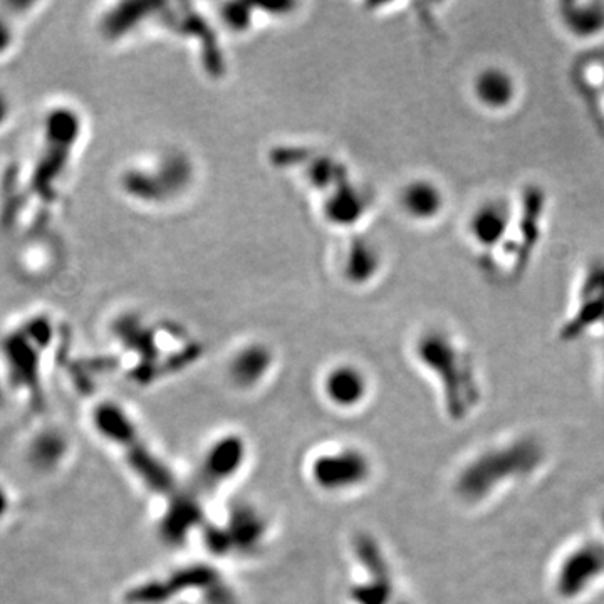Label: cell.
I'll list each match as a JSON object with an SVG mask.
<instances>
[{
	"label": "cell",
	"mask_w": 604,
	"mask_h": 604,
	"mask_svg": "<svg viewBox=\"0 0 604 604\" xmlns=\"http://www.w3.org/2000/svg\"><path fill=\"white\" fill-rule=\"evenodd\" d=\"M418 365L442 386L443 400L453 415H464L480 395L479 371L472 349L459 334L432 326L413 344Z\"/></svg>",
	"instance_id": "1"
},
{
	"label": "cell",
	"mask_w": 604,
	"mask_h": 604,
	"mask_svg": "<svg viewBox=\"0 0 604 604\" xmlns=\"http://www.w3.org/2000/svg\"><path fill=\"white\" fill-rule=\"evenodd\" d=\"M516 197V214L506 240L482 262L484 272L497 282H517L526 274L546 237L551 202L546 188L527 183Z\"/></svg>",
	"instance_id": "2"
},
{
	"label": "cell",
	"mask_w": 604,
	"mask_h": 604,
	"mask_svg": "<svg viewBox=\"0 0 604 604\" xmlns=\"http://www.w3.org/2000/svg\"><path fill=\"white\" fill-rule=\"evenodd\" d=\"M98 432L116 447L126 450L125 457L133 472L153 492L167 494L173 489V475L167 465L151 452L135 420L115 401H105L93 415Z\"/></svg>",
	"instance_id": "3"
},
{
	"label": "cell",
	"mask_w": 604,
	"mask_h": 604,
	"mask_svg": "<svg viewBox=\"0 0 604 604\" xmlns=\"http://www.w3.org/2000/svg\"><path fill=\"white\" fill-rule=\"evenodd\" d=\"M311 484L326 495L351 494L373 477V462L363 448L336 443L319 448L308 462Z\"/></svg>",
	"instance_id": "4"
},
{
	"label": "cell",
	"mask_w": 604,
	"mask_h": 604,
	"mask_svg": "<svg viewBox=\"0 0 604 604\" xmlns=\"http://www.w3.org/2000/svg\"><path fill=\"white\" fill-rule=\"evenodd\" d=\"M596 334H604V257H594L581 267L559 324L563 341Z\"/></svg>",
	"instance_id": "5"
},
{
	"label": "cell",
	"mask_w": 604,
	"mask_h": 604,
	"mask_svg": "<svg viewBox=\"0 0 604 604\" xmlns=\"http://www.w3.org/2000/svg\"><path fill=\"white\" fill-rule=\"evenodd\" d=\"M539 457V447L529 440H521L512 447L485 453L482 459L469 464L464 474L460 475V494L467 500L484 499L482 495L489 494L497 485L495 482L504 479L506 475L512 479L524 474L526 470L534 469Z\"/></svg>",
	"instance_id": "6"
},
{
	"label": "cell",
	"mask_w": 604,
	"mask_h": 604,
	"mask_svg": "<svg viewBox=\"0 0 604 604\" xmlns=\"http://www.w3.org/2000/svg\"><path fill=\"white\" fill-rule=\"evenodd\" d=\"M269 536V521L247 502L232 506L220 526L209 527L205 539L217 556H254Z\"/></svg>",
	"instance_id": "7"
},
{
	"label": "cell",
	"mask_w": 604,
	"mask_h": 604,
	"mask_svg": "<svg viewBox=\"0 0 604 604\" xmlns=\"http://www.w3.org/2000/svg\"><path fill=\"white\" fill-rule=\"evenodd\" d=\"M516 214V197L487 195L465 217L464 235L480 264L506 240Z\"/></svg>",
	"instance_id": "8"
},
{
	"label": "cell",
	"mask_w": 604,
	"mask_h": 604,
	"mask_svg": "<svg viewBox=\"0 0 604 604\" xmlns=\"http://www.w3.org/2000/svg\"><path fill=\"white\" fill-rule=\"evenodd\" d=\"M470 99L489 116H507L517 110L524 98V84L511 68L489 64L470 79Z\"/></svg>",
	"instance_id": "9"
},
{
	"label": "cell",
	"mask_w": 604,
	"mask_h": 604,
	"mask_svg": "<svg viewBox=\"0 0 604 604\" xmlns=\"http://www.w3.org/2000/svg\"><path fill=\"white\" fill-rule=\"evenodd\" d=\"M247 462V442L239 433H225L214 438L205 448L197 467L198 484L205 490H215L229 484L244 470Z\"/></svg>",
	"instance_id": "10"
},
{
	"label": "cell",
	"mask_w": 604,
	"mask_h": 604,
	"mask_svg": "<svg viewBox=\"0 0 604 604\" xmlns=\"http://www.w3.org/2000/svg\"><path fill=\"white\" fill-rule=\"evenodd\" d=\"M396 204L405 219L428 227L438 224L447 215L450 198L440 180L430 175H418L401 185Z\"/></svg>",
	"instance_id": "11"
},
{
	"label": "cell",
	"mask_w": 604,
	"mask_h": 604,
	"mask_svg": "<svg viewBox=\"0 0 604 604\" xmlns=\"http://www.w3.org/2000/svg\"><path fill=\"white\" fill-rule=\"evenodd\" d=\"M569 83L604 143V54L591 51L574 59Z\"/></svg>",
	"instance_id": "12"
},
{
	"label": "cell",
	"mask_w": 604,
	"mask_h": 604,
	"mask_svg": "<svg viewBox=\"0 0 604 604\" xmlns=\"http://www.w3.org/2000/svg\"><path fill=\"white\" fill-rule=\"evenodd\" d=\"M559 31L569 41L591 46L604 41V2L563 0L552 12Z\"/></svg>",
	"instance_id": "13"
},
{
	"label": "cell",
	"mask_w": 604,
	"mask_h": 604,
	"mask_svg": "<svg viewBox=\"0 0 604 604\" xmlns=\"http://www.w3.org/2000/svg\"><path fill=\"white\" fill-rule=\"evenodd\" d=\"M604 576V547L588 542L574 549L558 571V593L576 598Z\"/></svg>",
	"instance_id": "14"
},
{
	"label": "cell",
	"mask_w": 604,
	"mask_h": 604,
	"mask_svg": "<svg viewBox=\"0 0 604 604\" xmlns=\"http://www.w3.org/2000/svg\"><path fill=\"white\" fill-rule=\"evenodd\" d=\"M321 391L331 407L351 412L361 407L370 395V380L360 366L338 363L324 373Z\"/></svg>",
	"instance_id": "15"
},
{
	"label": "cell",
	"mask_w": 604,
	"mask_h": 604,
	"mask_svg": "<svg viewBox=\"0 0 604 604\" xmlns=\"http://www.w3.org/2000/svg\"><path fill=\"white\" fill-rule=\"evenodd\" d=\"M272 366L269 348L262 344H250L240 349L229 365L230 380L244 390H250L266 380Z\"/></svg>",
	"instance_id": "16"
},
{
	"label": "cell",
	"mask_w": 604,
	"mask_h": 604,
	"mask_svg": "<svg viewBox=\"0 0 604 604\" xmlns=\"http://www.w3.org/2000/svg\"><path fill=\"white\" fill-rule=\"evenodd\" d=\"M381 264H383L381 250L373 240L355 239L349 245L344 261V272L349 281L363 284L378 276Z\"/></svg>",
	"instance_id": "17"
},
{
	"label": "cell",
	"mask_w": 604,
	"mask_h": 604,
	"mask_svg": "<svg viewBox=\"0 0 604 604\" xmlns=\"http://www.w3.org/2000/svg\"><path fill=\"white\" fill-rule=\"evenodd\" d=\"M162 532L165 539L172 542L185 539V532L192 527L202 526V517L198 511L197 502L193 499H175L167 511V516L162 519Z\"/></svg>",
	"instance_id": "18"
},
{
	"label": "cell",
	"mask_w": 604,
	"mask_h": 604,
	"mask_svg": "<svg viewBox=\"0 0 604 604\" xmlns=\"http://www.w3.org/2000/svg\"><path fill=\"white\" fill-rule=\"evenodd\" d=\"M63 452V438L58 437L56 433H44L32 443L31 457L37 467H53L63 457Z\"/></svg>",
	"instance_id": "19"
},
{
	"label": "cell",
	"mask_w": 604,
	"mask_h": 604,
	"mask_svg": "<svg viewBox=\"0 0 604 604\" xmlns=\"http://www.w3.org/2000/svg\"><path fill=\"white\" fill-rule=\"evenodd\" d=\"M12 39L14 36H12L11 26L7 24L4 17H0V56L6 53L7 49H11Z\"/></svg>",
	"instance_id": "20"
},
{
	"label": "cell",
	"mask_w": 604,
	"mask_h": 604,
	"mask_svg": "<svg viewBox=\"0 0 604 604\" xmlns=\"http://www.w3.org/2000/svg\"><path fill=\"white\" fill-rule=\"evenodd\" d=\"M9 509H11V497L7 494L6 487L0 485V521L7 516Z\"/></svg>",
	"instance_id": "21"
},
{
	"label": "cell",
	"mask_w": 604,
	"mask_h": 604,
	"mask_svg": "<svg viewBox=\"0 0 604 604\" xmlns=\"http://www.w3.org/2000/svg\"><path fill=\"white\" fill-rule=\"evenodd\" d=\"M7 116H9V103L4 93H0V125L7 120Z\"/></svg>",
	"instance_id": "22"
},
{
	"label": "cell",
	"mask_w": 604,
	"mask_h": 604,
	"mask_svg": "<svg viewBox=\"0 0 604 604\" xmlns=\"http://www.w3.org/2000/svg\"><path fill=\"white\" fill-rule=\"evenodd\" d=\"M603 526H604V516H603Z\"/></svg>",
	"instance_id": "23"
}]
</instances>
